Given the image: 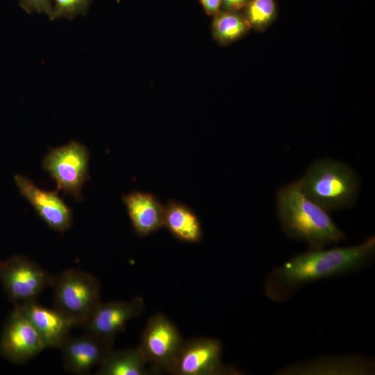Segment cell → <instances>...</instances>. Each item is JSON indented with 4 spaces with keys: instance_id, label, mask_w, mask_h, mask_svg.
I'll return each mask as SVG.
<instances>
[{
    "instance_id": "ba28073f",
    "label": "cell",
    "mask_w": 375,
    "mask_h": 375,
    "mask_svg": "<svg viewBox=\"0 0 375 375\" xmlns=\"http://www.w3.org/2000/svg\"><path fill=\"white\" fill-rule=\"evenodd\" d=\"M222 360V344L209 338H194L183 342L172 374L224 375L239 374Z\"/></svg>"
},
{
    "instance_id": "e0dca14e",
    "label": "cell",
    "mask_w": 375,
    "mask_h": 375,
    "mask_svg": "<svg viewBox=\"0 0 375 375\" xmlns=\"http://www.w3.org/2000/svg\"><path fill=\"white\" fill-rule=\"evenodd\" d=\"M138 348L123 350L111 349L97 371L99 375H145L155 372L148 367Z\"/></svg>"
},
{
    "instance_id": "8992f818",
    "label": "cell",
    "mask_w": 375,
    "mask_h": 375,
    "mask_svg": "<svg viewBox=\"0 0 375 375\" xmlns=\"http://www.w3.org/2000/svg\"><path fill=\"white\" fill-rule=\"evenodd\" d=\"M183 342L175 325L158 313L148 320L138 349L156 372L172 374Z\"/></svg>"
},
{
    "instance_id": "3957f363",
    "label": "cell",
    "mask_w": 375,
    "mask_h": 375,
    "mask_svg": "<svg viewBox=\"0 0 375 375\" xmlns=\"http://www.w3.org/2000/svg\"><path fill=\"white\" fill-rule=\"evenodd\" d=\"M297 182L303 193L327 212L355 203L358 194L355 171L329 158L315 161Z\"/></svg>"
},
{
    "instance_id": "5bb4252c",
    "label": "cell",
    "mask_w": 375,
    "mask_h": 375,
    "mask_svg": "<svg viewBox=\"0 0 375 375\" xmlns=\"http://www.w3.org/2000/svg\"><path fill=\"white\" fill-rule=\"evenodd\" d=\"M60 349L66 371L74 374H87L101 365L112 345L86 333L79 337H69Z\"/></svg>"
},
{
    "instance_id": "277c9868",
    "label": "cell",
    "mask_w": 375,
    "mask_h": 375,
    "mask_svg": "<svg viewBox=\"0 0 375 375\" xmlns=\"http://www.w3.org/2000/svg\"><path fill=\"white\" fill-rule=\"evenodd\" d=\"M51 287L54 308L71 319L76 326H84L101 303L98 279L87 272L68 269L53 276Z\"/></svg>"
},
{
    "instance_id": "ac0fdd59",
    "label": "cell",
    "mask_w": 375,
    "mask_h": 375,
    "mask_svg": "<svg viewBox=\"0 0 375 375\" xmlns=\"http://www.w3.org/2000/svg\"><path fill=\"white\" fill-rule=\"evenodd\" d=\"M251 28L244 18L232 11H219L212 24L214 39L220 44H228L244 35Z\"/></svg>"
},
{
    "instance_id": "52a82bcc",
    "label": "cell",
    "mask_w": 375,
    "mask_h": 375,
    "mask_svg": "<svg viewBox=\"0 0 375 375\" xmlns=\"http://www.w3.org/2000/svg\"><path fill=\"white\" fill-rule=\"evenodd\" d=\"M53 276L27 256L17 255L0 262V281L15 304L35 301L51 285Z\"/></svg>"
},
{
    "instance_id": "9a60e30c",
    "label": "cell",
    "mask_w": 375,
    "mask_h": 375,
    "mask_svg": "<svg viewBox=\"0 0 375 375\" xmlns=\"http://www.w3.org/2000/svg\"><path fill=\"white\" fill-rule=\"evenodd\" d=\"M122 200L139 237H146L164 227V205L155 194L133 191L124 194Z\"/></svg>"
},
{
    "instance_id": "6da1fadb",
    "label": "cell",
    "mask_w": 375,
    "mask_h": 375,
    "mask_svg": "<svg viewBox=\"0 0 375 375\" xmlns=\"http://www.w3.org/2000/svg\"><path fill=\"white\" fill-rule=\"evenodd\" d=\"M374 255V236L354 246L310 249L273 269L265 282V294L273 301L285 302L307 283L361 270Z\"/></svg>"
},
{
    "instance_id": "603a6c76",
    "label": "cell",
    "mask_w": 375,
    "mask_h": 375,
    "mask_svg": "<svg viewBox=\"0 0 375 375\" xmlns=\"http://www.w3.org/2000/svg\"><path fill=\"white\" fill-rule=\"evenodd\" d=\"M201 3L208 15H215L220 10L222 0H200Z\"/></svg>"
},
{
    "instance_id": "9c48e42d",
    "label": "cell",
    "mask_w": 375,
    "mask_h": 375,
    "mask_svg": "<svg viewBox=\"0 0 375 375\" xmlns=\"http://www.w3.org/2000/svg\"><path fill=\"white\" fill-rule=\"evenodd\" d=\"M144 300L135 297L129 301L101 303L83 326L86 333L113 345L116 336L128 322L144 310Z\"/></svg>"
},
{
    "instance_id": "5b68a950",
    "label": "cell",
    "mask_w": 375,
    "mask_h": 375,
    "mask_svg": "<svg viewBox=\"0 0 375 375\" xmlns=\"http://www.w3.org/2000/svg\"><path fill=\"white\" fill-rule=\"evenodd\" d=\"M89 158L87 147L72 140L50 149L43 158L42 165L55 181L58 190L80 201L82 187L90 179Z\"/></svg>"
},
{
    "instance_id": "7402d4cb",
    "label": "cell",
    "mask_w": 375,
    "mask_h": 375,
    "mask_svg": "<svg viewBox=\"0 0 375 375\" xmlns=\"http://www.w3.org/2000/svg\"><path fill=\"white\" fill-rule=\"evenodd\" d=\"M251 0H222V6L226 11L236 12L245 8Z\"/></svg>"
},
{
    "instance_id": "2e32d148",
    "label": "cell",
    "mask_w": 375,
    "mask_h": 375,
    "mask_svg": "<svg viewBox=\"0 0 375 375\" xmlns=\"http://www.w3.org/2000/svg\"><path fill=\"white\" fill-rule=\"evenodd\" d=\"M164 227L178 240L197 243L202 239L199 218L186 204L169 199L164 205Z\"/></svg>"
},
{
    "instance_id": "4fadbf2b",
    "label": "cell",
    "mask_w": 375,
    "mask_h": 375,
    "mask_svg": "<svg viewBox=\"0 0 375 375\" xmlns=\"http://www.w3.org/2000/svg\"><path fill=\"white\" fill-rule=\"evenodd\" d=\"M35 329L45 347L60 348L76 324L56 308L40 306L35 301L15 304Z\"/></svg>"
},
{
    "instance_id": "7a4b0ae2",
    "label": "cell",
    "mask_w": 375,
    "mask_h": 375,
    "mask_svg": "<svg viewBox=\"0 0 375 375\" xmlns=\"http://www.w3.org/2000/svg\"><path fill=\"white\" fill-rule=\"evenodd\" d=\"M277 213L285 233L306 242L310 249H323L345 238L328 212L308 199L297 181L278 191Z\"/></svg>"
},
{
    "instance_id": "7c38bea8",
    "label": "cell",
    "mask_w": 375,
    "mask_h": 375,
    "mask_svg": "<svg viewBox=\"0 0 375 375\" xmlns=\"http://www.w3.org/2000/svg\"><path fill=\"white\" fill-rule=\"evenodd\" d=\"M14 181L19 193L50 228L65 232L71 228L72 210L57 192L41 189L21 174H15Z\"/></svg>"
},
{
    "instance_id": "d6986e66",
    "label": "cell",
    "mask_w": 375,
    "mask_h": 375,
    "mask_svg": "<svg viewBox=\"0 0 375 375\" xmlns=\"http://www.w3.org/2000/svg\"><path fill=\"white\" fill-rule=\"evenodd\" d=\"M245 8L244 17L250 27L260 31L271 24L276 15L274 0H251Z\"/></svg>"
},
{
    "instance_id": "8fae6325",
    "label": "cell",
    "mask_w": 375,
    "mask_h": 375,
    "mask_svg": "<svg viewBox=\"0 0 375 375\" xmlns=\"http://www.w3.org/2000/svg\"><path fill=\"white\" fill-rule=\"evenodd\" d=\"M45 347L41 338L15 305L2 333L0 351L14 362H26Z\"/></svg>"
},
{
    "instance_id": "ffe728a7",
    "label": "cell",
    "mask_w": 375,
    "mask_h": 375,
    "mask_svg": "<svg viewBox=\"0 0 375 375\" xmlns=\"http://www.w3.org/2000/svg\"><path fill=\"white\" fill-rule=\"evenodd\" d=\"M92 0H53L50 19L59 18L72 19L87 14Z\"/></svg>"
},
{
    "instance_id": "30bf717a",
    "label": "cell",
    "mask_w": 375,
    "mask_h": 375,
    "mask_svg": "<svg viewBox=\"0 0 375 375\" xmlns=\"http://www.w3.org/2000/svg\"><path fill=\"white\" fill-rule=\"evenodd\" d=\"M375 372L372 358L356 354L324 356L282 367L276 375H371Z\"/></svg>"
},
{
    "instance_id": "44dd1931",
    "label": "cell",
    "mask_w": 375,
    "mask_h": 375,
    "mask_svg": "<svg viewBox=\"0 0 375 375\" xmlns=\"http://www.w3.org/2000/svg\"><path fill=\"white\" fill-rule=\"evenodd\" d=\"M21 8L26 12L31 14L35 12L44 13L49 18L52 14V3L51 0H19Z\"/></svg>"
}]
</instances>
